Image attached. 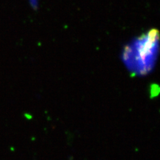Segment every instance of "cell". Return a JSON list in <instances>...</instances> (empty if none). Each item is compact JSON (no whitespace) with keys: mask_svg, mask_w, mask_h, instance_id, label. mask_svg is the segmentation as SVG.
<instances>
[{"mask_svg":"<svg viewBox=\"0 0 160 160\" xmlns=\"http://www.w3.org/2000/svg\"><path fill=\"white\" fill-rule=\"evenodd\" d=\"M158 52L159 33L156 29H151L125 46L122 59L132 74L146 76L153 69Z\"/></svg>","mask_w":160,"mask_h":160,"instance_id":"1","label":"cell"}]
</instances>
